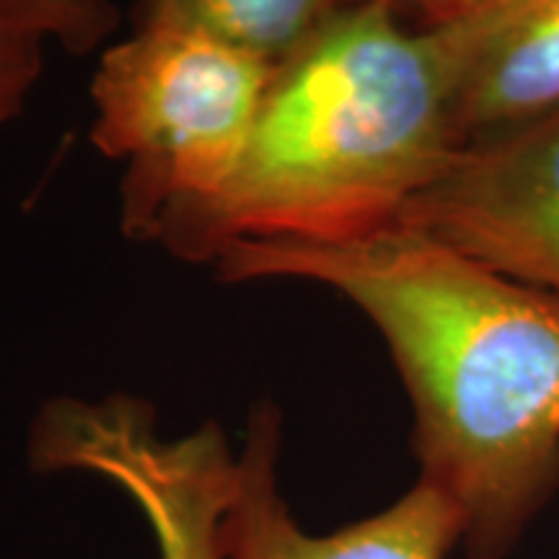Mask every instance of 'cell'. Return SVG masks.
<instances>
[{
    "instance_id": "1",
    "label": "cell",
    "mask_w": 559,
    "mask_h": 559,
    "mask_svg": "<svg viewBox=\"0 0 559 559\" xmlns=\"http://www.w3.org/2000/svg\"><path fill=\"white\" fill-rule=\"evenodd\" d=\"M223 283L330 288L386 342L415 412L419 479L456 506L472 559H506L559 492V296L500 275L423 230L243 241Z\"/></svg>"
},
{
    "instance_id": "2",
    "label": "cell",
    "mask_w": 559,
    "mask_h": 559,
    "mask_svg": "<svg viewBox=\"0 0 559 559\" xmlns=\"http://www.w3.org/2000/svg\"><path fill=\"white\" fill-rule=\"evenodd\" d=\"M461 145L438 34L381 3H353L275 68L239 169L164 247L213 264L243 241L373 234Z\"/></svg>"
},
{
    "instance_id": "3",
    "label": "cell",
    "mask_w": 559,
    "mask_h": 559,
    "mask_svg": "<svg viewBox=\"0 0 559 559\" xmlns=\"http://www.w3.org/2000/svg\"><path fill=\"white\" fill-rule=\"evenodd\" d=\"M275 68L202 34L132 26L91 79V143L122 164L120 223L164 247L239 169Z\"/></svg>"
},
{
    "instance_id": "4",
    "label": "cell",
    "mask_w": 559,
    "mask_h": 559,
    "mask_svg": "<svg viewBox=\"0 0 559 559\" xmlns=\"http://www.w3.org/2000/svg\"><path fill=\"white\" fill-rule=\"evenodd\" d=\"M29 451L37 472L79 469L120 485L148 519L160 559H223L239 459L218 425L164 440L148 404L130 396L58 400L34 419Z\"/></svg>"
},
{
    "instance_id": "5",
    "label": "cell",
    "mask_w": 559,
    "mask_h": 559,
    "mask_svg": "<svg viewBox=\"0 0 559 559\" xmlns=\"http://www.w3.org/2000/svg\"><path fill=\"white\" fill-rule=\"evenodd\" d=\"M396 223L559 296V109L461 145Z\"/></svg>"
},
{
    "instance_id": "6",
    "label": "cell",
    "mask_w": 559,
    "mask_h": 559,
    "mask_svg": "<svg viewBox=\"0 0 559 559\" xmlns=\"http://www.w3.org/2000/svg\"><path fill=\"white\" fill-rule=\"evenodd\" d=\"M277 451L280 415L262 404L251 415L239 487L223 523V559H445L464 542L456 506L423 479L370 519L306 534L277 492Z\"/></svg>"
},
{
    "instance_id": "7",
    "label": "cell",
    "mask_w": 559,
    "mask_h": 559,
    "mask_svg": "<svg viewBox=\"0 0 559 559\" xmlns=\"http://www.w3.org/2000/svg\"><path fill=\"white\" fill-rule=\"evenodd\" d=\"M430 29L451 62L461 143L559 109V0H466Z\"/></svg>"
},
{
    "instance_id": "8",
    "label": "cell",
    "mask_w": 559,
    "mask_h": 559,
    "mask_svg": "<svg viewBox=\"0 0 559 559\" xmlns=\"http://www.w3.org/2000/svg\"><path fill=\"white\" fill-rule=\"evenodd\" d=\"M358 0H132V26L202 34L277 68Z\"/></svg>"
},
{
    "instance_id": "9",
    "label": "cell",
    "mask_w": 559,
    "mask_h": 559,
    "mask_svg": "<svg viewBox=\"0 0 559 559\" xmlns=\"http://www.w3.org/2000/svg\"><path fill=\"white\" fill-rule=\"evenodd\" d=\"M0 3L9 5L47 41H58L70 55L104 50L120 26V13L111 0H0Z\"/></svg>"
},
{
    "instance_id": "10",
    "label": "cell",
    "mask_w": 559,
    "mask_h": 559,
    "mask_svg": "<svg viewBox=\"0 0 559 559\" xmlns=\"http://www.w3.org/2000/svg\"><path fill=\"white\" fill-rule=\"evenodd\" d=\"M47 39L0 3V128L24 111L45 70Z\"/></svg>"
},
{
    "instance_id": "11",
    "label": "cell",
    "mask_w": 559,
    "mask_h": 559,
    "mask_svg": "<svg viewBox=\"0 0 559 559\" xmlns=\"http://www.w3.org/2000/svg\"><path fill=\"white\" fill-rule=\"evenodd\" d=\"M358 3H381L409 24L432 26L453 16L464 0H358Z\"/></svg>"
},
{
    "instance_id": "12",
    "label": "cell",
    "mask_w": 559,
    "mask_h": 559,
    "mask_svg": "<svg viewBox=\"0 0 559 559\" xmlns=\"http://www.w3.org/2000/svg\"><path fill=\"white\" fill-rule=\"evenodd\" d=\"M464 3H466V0H464Z\"/></svg>"
}]
</instances>
